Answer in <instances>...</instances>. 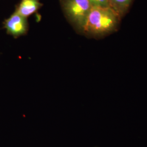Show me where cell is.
I'll return each instance as SVG.
<instances>
[{"label": "cell", "mask_w": 147, "mask_h": 147, "mask_svg": "<svg viewBox=\"0 0 147 147\" xmlns=\"http://www.w3.org/2000/svg\"><path fill=\"white\" fill-rule=\"evenodd\" d=\"M109 1L111 8L121 18L129 10L133 0H109Z\"/></svg>", "instance_id": "obj_5"}, {"label": "cell", "mask_w": 147, "mask_h": 147, "mask_svg": "<svg viewBox=\"0 0 147 147\" xmlns=\"http://www.w3.org/2000/svg\"><path fill=\"white\" fill-rule=\"evenodd\" d=\"M92 7H99L98 5L97 0H88Z\"/></svg>", "instance_id": "obj_7"}, {"label": "cell", "mask_w": 147, "mask_h": 147, "mask_svg": "<svg viewBox=\"0 0 147 147\" xmlns=\"http://www.w3.org/2000/svg\"><path fill=\"white\" fill-rule=\"evenodd\" d=\"M121 18L111 7H92L85 24L82 34L99 39L117 30Z\"/></svg>", "instance_id": "obj_1"}, {"label": "cell", "mask_w": 147, "mask_h": 147, "mask_svg": "<svg viewBox=\"0 0 147 147\" xmlns=\"http://www.w3.org/2000/svg\"><path fill=\"white\" fill-rule=\"evenodd\" d=\"M63 14L78 33L82 34L92 6L88 0H59Z\"/></svg>", "instance_id": "obj_2"}, {"label": "cell", "mask_w": 147, "mask_h": 147, "mask_svg": "<svg viewBox=\"0 0 147 147\" xmlns=\"http://www.w3.org/2000/svg\"><path fill=\"white\" fill-rule=\"evenodd\" d=\"M98 5L101 7H110L109 0H97Z\"/></svg>", "instance_id": "obj_6"}, {"label": "cell", "mask_w": 147, "mask_h": 147, "mask_svg": "<svg viewBox=\"0 0 147 147\" xmlns=\"http://www.w3.org/2000/svg\"><path fill=\"white\" fill-rule=\"evenodd\" d=\"M3 28L8 34L14 38L27 34L29 30L28 19L18 14L15 11L3 22Z\"/></svg>", "instance_id": "obj_3"}, {"label": "cell", "mask_w": 147, "mask_h": 147, "mask_svg": "<svg viewBox=\"0 0 147 147\" xmlns=\"http://www.w3.org/2000/svg\"><path fill=\"white\" fill-rule=\"evenodd\" d=\"M40 0H21L16 5L15 11L20 16L28 18L38 12L43 5Z\"/></svg>", "instance_id": "obj_4"}]
</instances>
